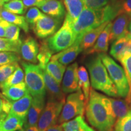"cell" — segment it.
Here are the masks:
<instances>
[{"label": "cell", "mask_w": 131, "mask_h": 131, "mask_svg": "<svg viewBox=\"0 0 131 131\" xmlns=\"http://www.w3.org/2000/svg\"><path fill=\"white\" fill-rule=\"evenodd\" d=\"M61 23L62 19L45 15L37 21L33 29L38 38L43 39L53 35L57 32L60 29Z\"/></svg>", "instance_id": "obj_9"}, {"label": "cell", "mask_w": 131, "mask_h": 131, "mask_svg": "<svg viewBox=\"0 0 131 131\" xmlns=\"http://www.w3.org/2000/svg\"><path fill=\"white\" fill-rule=\"evenodd\" d=\"M3 112L9 114L12 106V101L9 100L3 95Z\"/></svg>", "instance_id": "obj_41"}, {"label": "cell", "mask_w": 131, "mask_h": 131, "mask_svg": "<svg viewBox=\"0 0 131 131\" xmlns=\"http://www.w3.org/2000/svg\"><path fill=\"white\" fill-rule=\"evenodd\" d=\"M21 57L19 53L13 52H0V66L7 64L18 63Z\"/></svg>", "instance_id": "obj_36"}, {"label": "cell", "mask_w": 131, "mask_h": 131, "mask_svg": "<svg viewBox=\"0 0 131 131\" xmlns=\"http://www.w3.org/2000/svg\"><path fill=\"white\" fill-rule=\"evenodd\" d=\"M86 104L84 96L81 89L76 92L71 93L66 98L57 123L61 124L78 116H83L86 112Z\"/></svg>", "instance_id": "obj_6"}, {"label": "cell", "mask_w": 131, "mask_h": 131, "mask_svg": "<svg viewBox=\"0 0 131 131\" xmlns=\"http://www.w3.org/2000/svg\"><path fill=\"white\" fill-rule=\"evenodd\" d=\"M24 80V73L23 70L19 66L12 73L4 83H0V89H4L8 87L14 86L23 82Z\"/></svg>", "instance_id": "obj_30"}, {"label": "cell", "mask_w": 131, "mask_h": 131, "mask_svg": "<svg viewBox=\"0 0 131 131\" xmlns=\"http://www.w3.org/2000/svg\"><path fill=\"white\" fill-rule=\"evenodd\" d=\"M0 17L10 23L18 26L26 33H27L29 31V24L26 21L25 17L23 16L12 14L1 8L0 10Z\"/></svg>", "instance_id": "obj_24"}, {"label": "cell", "mask_w": 131, "mask_h": 131, "mask_svg": "<svg viewBox=\"0 0 131 131\" xmlns=\"http://www.w3.org/2000/svg\"><path fill=\"white\" fill-rule=\"evenodd\" d=\"M24 70V80L29 93L32 97L45 96L46 94L42 69L40 66L21 61Z\"/></svg>", "instance_id": "obj_5"}, {"label": "cell", "mask_w": 131, "mask_h": 131, "mask_svg": "<svg viewBox=\"0 0 131 131\" xmlns=\"http://www.w3.org/2000/svg\"><path fill=\"white\" fill-rule=\"evenodd\" d=\"M120 63L123 65L126 75L127 79L128 80L130 92H129L128 96L126 98V101L129 104H130L131 101V53L126 55L123 58Z\"/></svg>", "instance_id": "obj_33"}, {"label": "cell", "mask_w": 131, "mask_h": 131, "mask_svg": "<svg viewBox=\"0 0 131 131\" xmlns=\"http://www.w3.org/2000/svg\"><path fill=\"white\" fill-rule=\"evenodd\" d=\"M20 29V27L18 26L9 23L8 25L5 27V30H6L5 38L12 41H18L20 40L19 39Z\"/></svg>", "instance_id": "obj_38"}, {"label": "cell", "mask_w": 131, "mask_h": 131, "mask_svg": "<svg viewBox=\"0 0 131 131\" xmlns=\"http://www.w3.org/2000/svg\"><path fill=\"white\" fill-rule=\"evenodd\" d=\"M23 4L26 8L38 6L44 0H22Z\"/></svg>", "instance_id": "obj_42"}, {"label": "cell", "mask_w": 131, "mask_h": 131, "mask_svg": "<svg viewBox=\"0 0 131 131\" xmlns=\"http://www.w3.org/2000/svg\"><path fill=\"white\" fill-rule=\"evenodd\" d=\"M18 66V63L7 64L0 66V83H4Z\"/></svg>", "instance_id": "obj_37"}, {"label": "cell", "mask_w": 131, "mask_h": 131, "mask_svg": "<svg viewBox=\"0 0 131 131\" xmlns=\"http://www.w3.org/2000/svg\"><path fill=\"white\" fill-rule=\"evenodd\" d=\"M78 66L74 63L68 67L64 72L62 81V91L65 94L77 92L79 89L78 76Z\"/></svg>", "instance_id": "obj_10"}, {"label": "cell", "mask_w": 131, "mask_h": 131, "mask_svg": "<svg viewBox=\"0 0 131 131\" xmlns=\"http://www.w3.org/2000/svg\"><path fill=\"white\" fill-rule=\"evenodd\" d=\"M32 95L28 92L23 97L12 103V108L9 113L23 119L26 123L29 110L32 104Z\"/></svg>", "instance_id": "obj_19"}, {"label": "cell", "mask_w": 131, "mask_h": 131, "mask_svg": "<svg viewBox=\"0 0 131 131\" xmlns=\"http://www.w3.org/2000/svg\"><path fill=\"white\" fill-rule=\"evenodd\" d=\"M6 35V30L4 27L0 24V38H4Z\"/></svg>", "instance_id": "obj_45"}, {"label": "cell", "mask_w": 131, "mask_h": 131, "mask_svg": "<svg viewBox=\"0 0 131 131\" xmlns=\"http://www.w3.org/2000/svg\"><path fill=\"white\" fill-rule=\"evenodd\" d=\"M46 41L53 53H58L74 44L75 38L72 24L66 16L61 27L53 35L47 39Z\"/></svg>", "instance_id": "obj_7"}, {"label": "cell", "mask_w": 131, "mask_h": 131, "mask_svg": "<svg viewBox=\"0 0 131 131\" xmlns=\"http://www.w3.org/2000/svg\"><path fill=\"white\" fill-rule=\"evenodd\" d=\"M64 103L49 100L42 111L37 126L40 131H47L49 127L55 125L61 114Z\"/></svg>", "instance_id": "obj_8"}, {"label": "cell", "mask_w": 131, "mask_h": 131, "mask_svg": "<svg viewBox=\"0 0 131 131\" xmlns=\"http://www.w3.org/2000/svg\"><path fill=\"white\" fill-rule=\"evenodd\" d=\"M42 73L49 100L65 103V94L62 91L60 83L54 79L46 69H42Z\"/></svg>", "instance_id": "obj_11"}, {"label": "cell", "mask_w": 131, "mask_h": 131, "mask_svg": "<svg viewBox=\"0 0 131 131\" xmlns=\"http://www.w3.org/2000/svg\"><path fill=\"white\" fill-rule=\"evenodd\" d=\"M86 113L89 124L98 131H114L117 120L109 98L91 88Z\"/></svg>", "instance_id": "obj_1"}, {"label": "cell", "mask_w": 131, "mask_h": 131, "mask_svg": "<svg viewBox=\"0 0 131 131\" xmlns=\"http://www.w3.org/2000/svg\"><path fill=\"white\" fill-rule=\"evenodd\" d=\"M61 125L64 131H95L87 123L83 116H78Z\"/></svg>", "instance_id": "obj_23"}, {"label": "cell", "mask_w": 131, "mask_h": 131, "mask_svg": "<svg viewBox=\"0 0 131 131\" xmlns=\"http://www.w3.org/2000/svg\"><path fill=\"white\" fill-rule=\"evenodd\" d=\"M109 100L113 112L117 121L125 117L130 111V107L129 106V104L126 100L114 99L112 98H109Z\"/></svg>", "instance_id": "obj_25"}, {"label": "cell", "mask_w": 131, "mask_h": 131, "mask_svg": "<svg viewBox=\"0 0 131 131\" xmlns=\"http://www.w3.org/2000/svg\"><path fill=\"white\" fill-rule=\"evenodd\" d=\"M118 1L112 4H107L101 9L94 10L84 7L81 14L72 24L75 42L81 41L83 36L86 32L96 28L106 22H110L118 15Z\"/></svg>", "instance_id": "obj_2"}, {"label": "cell", "mask_w": 131, "mask_h": 131, "mask_svg": "<svg viewBox=\"0 0 131 131\" xmlns=\"http://www.w3.org/2000/svg\"><path fill=\"white\" fill-rule=\"evenodd\" d=\"M131 18L126 15L120 14L115 18L114 22L112 23L110 41H114L121 38L126 37L127 34V29Z\"/></svg>", "instance_id": "obj_12"}, {"label": "cell", "mask_w": 131, "mask_h": 131, "mask_svg": "<svg viewBox=\"0 0 131 131\" xmlns=\"http://www.w3.org/2000/svg\"><path fill=\"white\" fill-rule=\"evenodd\" d=\"M47 131H64L61 124H55L47 129Z\"/></svg>", "instance_id": "obj_43"}, {"label": "cell", "mask_w": 131, "mask_h": 131, "mask_svg": "<svg viewBox=\"0 0 131 131\" xmlns=\"http://www.w3.org/2000/svg\"><path fill=\"white\" fill-rule=\"evenodd\" d=\"M18 131H40L38 126H23L21 130Z\"/></svg>", "instance_id": "obj_44"}, {"label": "cell", "mask_w": 131, "mask_h": 131, "mask_svg": "<svg viewBox=\"0 0 131 131\" xmlns=\"http://www.w3.org/2000/svg\"><path fill=\"white\" fill-rule=\"evenodd\" d=\"M108 23L109 22L104 23L96 28L86 32L83 36L81 41V47L83 50H84L86 51L88 49L91 48L94 45L96 40H97L99 35L104 30L106 26L107 25Z\"/></svg>", "instance_id": "obj_22"}, {"label": "cell", "mask_w": 131, "mask_h": 131, "mask_svg": "<svg viewBox=\"0 0 131 131\" xmlns=\"http://www.w3.org/2000/svg\"><path fill=\"white\" fill-rule=\"evenodd\" d=\"M114 131H131V111L125 117L118 119L114 125Z\"/></svg>", "instance_id": "obj_35"}, {"label": "cell", "mask_w": 131, "mask_h": 131, "mask_svg": "<svg viewBox=\"0 0 131 131\" xmlns=\"http://www.w3.org/2000/svg\"><path fill=\"white\" fill-rule=\"evenodd\" d=\"M45 106V96L33 97L24 126H37L39 118Z\"/></svg>", "instance_id": "obj_14"}, {"label": "cell", "mask_w": 131, "mask_h": 131, "mask_svg": "<svg viewBox=\"0 0 131 131\" xmlns=\"http://www.w3.org/2000/svg\"><path fill=\"white\" fill-rule=\"evenodd\" d=\"M25 82L14 85L1 89V94L5 98L11 101L18 100L28 93Z\"/></svg>", "instance_id": "obj_20"}, {"label": "cell", "mask_w": 131, "mask_h": 131, "mask_svg": "<svg viewBox=\"0 0 131 131\" xmlns=\"http://www.w3.org/2000/svg\"><path fill=\"white\" fill-rule=\"evenodd\" d=\"M78 84L79 89L81 90L84 96L85 100L88 103L89 98L90 91H91V83L87 70L84 66H80L78 69Z\"/></svg>", "instance_id": "obj_26"}, {"label": "cell", "mask_w": 131, "mask_h": 131, "mask_svg": "<svg viewBox=\"0 0 131 131\" xmlns=\"http://www.w3.org/2000/svg\"><path fill=\"white\" fill-rule=\"evenodd\" d=\"M82 50L81 41H76L70 47L52 55L50 60H57L62 64L67 66L74 61Z\"/></svg>", "instance_id": "obj_15"}, {"label": "cell", "mask_w": 131, "mask_h": 131, "mask_svg": "<svg viewBox=\"0 0 131 131\" xmlns=\"http://www.w3.org/2000/svg\"><path fill=\"white\" fill-rule=\"evenodd\" d=\"M98 55L117 88L118 96L126 98L129 94L130 88L123 68L105 53H100Z\"/></svg>", "instance_id": "obj_4"}, {"label": "cell", "mask_w": 131, "mask_h": 131, "mask_svg": "<svg viewBox=\"0 0 131 131\" xmlns=\"http://www.w3.org/2000/svg\"><path fill=\"white\" fill-rule=\"evenodd\" d=\"M39 52V45L35 39L29 37L22 42L19 54L24 60L33 64L38 62L37 56Z\"/></svg>", "instance_id": "obj_13"}, {"label": "cell", "mask_w": 131, "mask_h": 131, "mask_svg": "<svg viewBox=\"0 0 131 131\" xmlns=\"http://www.w3.org/2000/svg\"><path fill=\"white\" fill-rule=\"evenodd\" d=\"M118 2L119 4L118 15H126L131 18V0H119Z\"/></svg>", "instance_id": "obj_40"}, {"label": "cell", "mask_w": 131, "mask_h": 131, "mask_svg": "<svg viewBox=\"0 0 131 131\" xmlns=\"http://www.w3.org/2000/svg\"><path fill=\"white\" fill-rule=\"evenodd\" d=\"M3 7L8 12L19 15L25 14L27 9L22 0H11L8 3H4Z\"/></svg>", "instance_id": "obj_32"}, {"label": "cell", "mask_w": 131, "mask_h": 131, "mask_svg": "<svg viewBox=\"0 0 131 131\" xmlns=\"http://www.w3.org/2000/svg\"><path fill=\"white\" fill-rule=\"evenodd\" d=\"M84 7L91 9H101L107 6L109 0H83Z\"/></svg>", "instance_id": "obj_39"}, {"label": "cell", "mask_w": 131, "mask_h": 131, "mask_svg": "<svg viewBox=\"0 0 131 131\" xmlns=\"http://www.w3.org/2000/svg\"><path fill=\"white\" fill-rule=\"evenodd\" d=\"M126 38L128 40H131V20L129 23V24L128 26V29H127V34L126 36Z\"/></svg>", "instance_id": "obj_46"}, {"label": "cell", "mask_w": 131, "mask_h": 131, "mask_svg": "<svg viewBox=\"0 0 131 131\" xmlns=\"http://www.w3.org/2000/svg\"><path fill=\"white\" fill-rule=\"evenodd\" d=\"M4 3H6V0H0V5L3 6Z\"/></svg>", "instance_id": "obj_48"}, {"label": "cell", "mask_w": 131, "mask_h": 131, "mask_svg": "<svg viewBox=\"0 0 131 131\" xmlns=\"http://www.w3.org/2000/svg\"><path fill=\"white\" fill-rule=\"evenodd\" d=\"M46 70L58 83L61 84L66 70V66L57 60H50L46 66Z\"/></svg>", "instance_id": "obj_28"}, {"label": "cell", "mask_w": 131, "mask_h": 131, "mask_svg": "<svg viewBox=\"0 0 131 131\" xmlns=\"http://www.w3.org/2000/svg\"><path fill=\"white\" fill-rule=\"evenodd\" d=\"M37 7L43 13L55 18L63 19L66 14L63 3L58 0H44Z\"/></svg>", "instance_id": "obj_16"}, {"label": "cell", "mask_w": 131, "mask_h": 131, "mask_svg": "<svg viewBox=\"0 0 131 131\" xmlns=\"http://www.w3.org/2000/svg\"><path fill=\"white\" fill-rule=\"evenodd\" d=\"M11 1V0H6V3L9 2V1Z\"/></svg>", "instance_id": "obj_49"}, {"label": "cell", "mask_w": 131, "mask_h": 131, "mask_svg": "<svg viewBox=\"0 0 131 131\" xmlns=\"http://www.w3.org/2000/svg\"><path fill=\"white\" fill-rule=\"evenodd\" d=\"M131 102V101H130ZM130 111H131V103H130Z\"/></svg>", "instance_id": "obj_51"}, {"label": "cell", "mask_w": 131, "mask_h": 131, "mask_svg": "<svg viewBox=\"0 0 131 131\" xmlns=\"http://www.w3.org/2000/svg\"><path fill=\"white\" fill-rule=\"evenodd\" d=\"M1 7H2V6H1V5H0V10H1Z\"/></svg>", "instance_id": "obj_50"}, {"label": "cell", "mask_w": 131, "mask_h": 131, "mask_svg": "<svg viewBox=\"0 0 131 131\" xmlns=\"http://www.w3.org/2000/svg\"><path fill=\"white\" fill-rule=\"evenodd\" d=\"M86 65L89 72L93 89L104 92L110 96H118L117 88L111 79L99 55L92 58Z\"/></svg>", "instance_id": "obj_3"}, {"label": "cell", "mask_w": 131, "mask_h": 131, "mask_svg": "<svg viewBox=\"0 0 131 131\" xmlns=\"http://www.w3.org/2000/svg\"><path fill=\"white\" fill-rule=\"evenodd\" d=\"M0 131H2V130H0Z\"/></svg>", "instance_id": "obj_52"}, {"label": "cell", "mask_w": 131, "mask_h": 131, "mask_svg": "<svg viewBox=\"0 0 131 131\" xmlns=\"http://www.w3.org/2000/svg\"><path fill=\"white\" fill-rule=\"evenodd\" d=\"M64 4L67 10L66 16L73 24L84 9L83 0H64Z\"/></svg>", "instance_id": "obj_21"}, {"label": "cell", "mask_w": 131, "mask_h": 131, "mask_svg": "<svg viewBox=\"0 0 131 131\" xmlns=\"http://www.w3.org/2000/svg\"><path fill=\"white\" fill-rule=\"evenodd\" d=\"M45 15L43 13H42L37 7H32L27 11L26 14L25 18L28 24L34 27L37 22L42 16Z\"/></svg>", "instance_id": "obj_34"}, {"label": "cell", "mask_w": 131, "mask_h": 131, "mask_svg": "<svg viewBox=\"0 0 131 131\" xmlns=\"http://www.w3.org/2000/svg\"><path fill=\"white\" fill-rule=\"evenodd\" d=\"M129 40L126 37L121 38L114 41L110 50V55L115 59L121 62L123 58L125 56L126 47Z\"/></svg>", "instance_id": "obj_27"}, {"label": "cell", "mask_w": 131, "mask_h": 131, "mask_svg": "<svg viewBox=\"0 0 131 131\" xmlns=\"http://www.w3.org/2000/svg\"><path fill=\"white\" fill-rule=\"evenodd\" d=\"M52 53L47 45L46 40L41 42L39 46V52L37 56L39 66L42 69H46V66L52 57Z\"/></svg>", "instance_id": "obj_29"}, {"label": "cell", "mask_w": 131, "mask_h": 131, "mask_svg": "<svg viewBox=\"0 0 131 131\" xmlns=\"http://www.w3.org/2000/svg\"><path fill=\"white\" fill-rule=\"evenodd\" d=\"M112 27V22L108 23L104 30L102 31L98 37L96 43L90 48L85 51L86 54H92L94 53H106L107 51L109 44L110 41V34Z\"/></svg>", "instance_id": "obj_17"}, {"label": "cell", "mask_w": 131, "mask_h": 131, "mask_svg": "<svg viewBox=\"0 0 131 131\" xmlns=\"http://www.w3.org/2000/svg\"><path fill=\"white\" fill-rule=\"evenodd\" d=\"M3 112V98L0 96V114Z\"/></svg>", "instance_id": "obj_47"}, {"label": "cell", "mask_w": 131, "mask_h": 131, "mask_svg": "<svg viewBox=\"0 0 131 131\" xmlns=\"http://www.w3.org/2000/svg\"><path fill=\"white\" fill-rule=\"evenodd\" d=\"M25 121L14 114L2 112L0 114V130L17 131L21 130Z\"/></svg>", "instance_id": "obj_18"}, {"label": "cell", "mask_w": 131, "mask_h": 131, "mask_svg": "<svg viewBox=\"0 0 131 131\" xmlns=\"http://www.w3.org/2000/svg\"><path fill=\"white\" fill-rule=\"evenodd\" d=\"M21 44V40L12 41L0 38V52H13L19 53Z\"/></svg>", "instance_id": "obj_31"}]
</instances>
